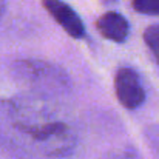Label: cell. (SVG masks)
<instances>
[{
    "mask_svg": "<svg viewBox=\"0 0 159 159\" xmlns=\"http://www.w3.org/2000/svg\"><path fill=\"white\" fill-rule=\"evenodd\" d=\"M11 71L17 80L39 91H62L68 88V76L62 68L37 59H22L12 63Z\"/></svg>",
    "mask_w": 159,
    "mask_h": 159,
    "instance_id": "obj_2",
    "label": "cell"
},
{
    "mask_svg": "<svg viewBox=\"0 0 159 159\" xmlns=\"http://www.w3.org/2000/svg\"><path fill=\"white\" fill-rule=\"evenodd\" d=\"M96 26L105 39L111 40V42H116V43L125 42L128 34H130L128 20L122 14L114 12V11H108L105 14H102L98 19Z\"/></svg>",
    "mask_w": 159,
    "mask_h": 159,
    "instance_id": "obj_5",
    "label": "cell"
},
{
    "mask_svg": "<svg viewBox=\"0 0 159 159\" xmlns=\"http://www.w3.org/2000/svg\"><path fill=\"white\" fill-rule=\"evenodd\" d=\"M136 12L145 16H159V0H131Z\"/></svg>",
    "mask_w": 159,
    "mask_h": 159,
    "instance_id": "obj_7",
    "label": "cell"
},
{
    "mask_svg": "<svg viewBox=\"0 0 159 159\" xmlns=\"http://www.w3.org/2000/svg\"><path fill=\"white\" fill-rule=\"evenodd\" d=\"M71 124L33 98L0 101V145L20 156L60 158L76 147Z\"/></svg>",
    "mask_w": 159,
    "mask_h": 159,
    "instance_id": "obj_1",
    "label": "cell"
},
{
    "mask_svg": "<svg viewBox=\"0 0 159 159\" xmlns=\"http://www.w3.org/2000/svg\"><path fill=\"white\" fill-rule=\"evenodd\" d=\"M102 3H105V5H113V3H116L117 0H101Z\"/></svg>",
    "mask_w": 159,
    "mask_h": 159,
    "instance_id": "obj_9",
    "label": "cell"
},
{
    "mask_svg": "<svg viewBox=\"0 0 159 159\" xmlns=\"http://www.w3.org/2000/svg\"><path fill=\"white\" fill-rule=\"evenodd\" d=\"M42 5L68 36L73 39H82L85 36V25L82 19L68 3L62 0H42Z\"/></svg>",
    "mask_w": 159,
    "mask_h": 159,
    "instance_id": "obj_4",
    "label": "cell"
},
{
    "mask_svg": "<svg viewBox=\"0 0 159 159\" xmlns=\"http://www.w3.org/2000/svg\"><path fill=\"white\" fill-rule=\"evenodd\" d=\"M114 91L120 105L127 110H136L145 101V90L136 70L124 66L114 76Z\"/></svg>",
    "mask_w": 159,
    "mask_h": 159,
    "instance_id": "obj_3",
    "label": "cell"
},
{
    "mask_svg": "<svg viewBox=\"0 0 159 159\" xmlns=\"http://www.w3.org/2000/svg\"><path fill=\"white\" fill-rule=\"evenodd\" d=\"M5 8H6V0H0V19L5 12Z\"/></svg>",
    "mask_w": 159,
    "mask_h": 159,
    "instance_id": "obj_8",
    "label": "cell"
},
{
    "mask_svg": "<svg viewBox=\"0 0 159 159\" xmlns=\"http://www.w3.org/2000/svg\"><path fill=\"white\" fill-rule=\"evenodd\" d=\"M145 45L148 47L150 53L155 56L156 62L159 63V25H152L144 33Z\"/></svg>",
    "mask_w": 159,
    "mask_h": 159,
    "instance_id": "obj_6",
    "label": "cell"
}]
</instances>
